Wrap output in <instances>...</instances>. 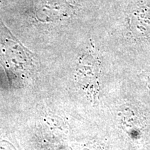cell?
Wrapping results in <instances>:
<instances>
[{"label": "cell", "mask_w": 150, "mask_h": 150, "mask_svg": "<svg viewBox=\"0 0 150 150\" xmlns=\"http://www.w3.org/2000/svg\"><path fill=\"white\" fill-rule=\"evenodd\" d=\"M33 54L13 35L0 19V63L9 70H20L31 65Z\"/></svg>", "instance_id": "1"}, {"label": "cell", "mask_w": 150, "mask_h": 150, "mask_svg": "<svg viewBox=\"0 0 150 150\" xmlns=\"http://www.w3.org/2000/svg\"><path fill=\"white\" fill-rule=\"evenodd\" d=\"M99 63L91 54L82 56L75 72V80L89 98L95 99L99 91Z\"/></svg>", "instance_id": "2"}, {"label": "cell", "mask_w": 150, "mask_h": 150, "mask_svg": "<svg viewBox=\"0 0 150 150\" xmlns=\"http://www.w3.org/2000/svg\"><path fill=\"white\" fill-rule=\"evenodd\" d=\"M148 80H149V82L150 83V74H149V76H148Z\"/></svg>", "instance_id": "3"}]
</instances>
